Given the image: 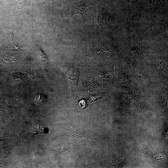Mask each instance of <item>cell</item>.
I'll return each mask as SVG.
<instances>
[{
	"mask_svg": "<svg viewBox=\"0 0 168 168\" xmlns=\"http://www.w3.org/2000/svg\"><path fill=\"white\" fill-rule=\"evenodd\" d=\"M12 110V107L4 103L0 105V114L2 116H6L11 114Z\"/></svg>",
	"mask_w": 168,
	"mask_h": 168,
	"instance_id": "6",
	"label": "cell"
},
{
	"mask_svg": "<svg viewBox=\"0 0 168 168\" xmlns=\"http://www.w3.org/2000/svg\"><path fill=\"white\" fill-rule=\"evenodd\" d=\"M33 130L35 134L44 133L46 130V127L41 124L36 123L33 125Z\"/></svg>",
	"mask_w": 168,
	"mask_h": 168,
	"instance_id": "8",
	"label": "cell"
},
{
	"mask_svg": "<svg viewBox=\"0 0 168 168\" xmlns=\"http://www.w3.org/2000/svg\"><path fill=\"white\" fill-rule=\"evenodd\" d=\"M108 51L112 53L114 55L119 56L118 50L112 44L105 43L98 45L94 50L95 54L99 55L103 51Z\"/></svg>",
	"mask_w": 168,
	"mask_h": 168,
	"instance_id": "4",
	"label": "cell"
},
{
	"mask_svg": "<svg viewBox=\"0 0 168 168\" xmlns=\"http://www.w3.org/2000/svg\"><path fill=\"white\" fill-rule=\"evenodd\" d=\"M92 4V1L89 0H83L76 3L73 6L69 14L68 17V20L66 21L65 24L66 22H68L73 15L77 14H81L83 19L84 23L85 34L86 29V25L82 13L86 7Z\"/></svg>",
	"mask_w": 168,
	"mask_h": 168,
	"instance_id": "1",
	"label": "cell"
},
{
	"mask_svg": "<svg viewBox=\"0 0 168 168\" xmlns=\"http://www.w3.org/2000/svg\"><path fill=\"white\" fill-rule=\"evenodd\" d=\"M103 96V95L102 94H99L96 96H92V97H91L90 99V100L91 101H92V102H93L96 100L98 99H99L101 98H102Z\"/></svg>",
	"mask_w": 168,
	"mask_h": 168,
	"instance_id": "12",
	"label": "cell"
},
{
	"mask_svg": "<svg viewBox=\"0 0 168 168\" xmlns=\"http://www.w3.org/2000/svg\"><path fill=\"white\" fill-rule=\"evenodd\" d=\"M136 76L143 88H147L151 85V81L147 75L143 71L138 69L136 71Z\"/></svg>",
	"mask_w": 168,
	"mask_h": 168,
	"instance_id": "5",
	"label": "cell"
},
{
	"mask_svg": "<svg viewBox=\"0 0 168 168\" xmlns=\"http://www.w3.org/2000/svg\"><path fill=\"white\" fill-rule=\"evenodd\" d=\"M107 13L102 12L99 14L97 19V23L100 26H103L107 19Z\"/></svg>",
	"mask_w": 168,
	"mask_h": 168,
	"instance_id": "9",
	"label": "cell"
},
{
	"mask_svg": "<svg viewBox=\"0 0 168 168\" xmlns=\"http://www.w3.org/2000/svg\"><path fill=\"white\" fill-rule=\"evenodd\" d=\"M87 102L84 100H81L79 102V106L82 109H85L87 106Z\"/></svg>",
	"mask_w": 168,
	"mask_h": 168,
	"instance_id": "11",
	"label": "cell"
},
{
	"mask_svg": "<svg viewBox=\"0 0 168 168\" xmlns=\"http://www.w3.org/2000/svg\"><path fill=\"white\" fill-rule=\"evenodd\" d=\"M61 66L67 75L70 83H71L72 81V85H73V81H74L75 85H76L80 75L77 70L75 68L69 65L68 66Z\"/></svg>",
	"mask_w": 168,
	"mask_h": 168,
	"instance_id": "3",
	"label": "cell"
},
{
	"mask_svg": "<svg viewBox=\"0 0 168 168\" xmlns=\"http://www.w3.org/2000/svg\"><path fill=\"white\" fill-rule=\"evenodd\" d=\"M35 100L37 103L41 104L46 101V98L43 95L39 94L36 96Z\"/></svg>",
	"mask_w": 168,
	"mask_h": 168,
	"instance_id": "10",
	"label": "cell"
},
{
	"mask_svg": "<svg viewBox=\"0 0 168 168\" xmlns=\"http://www.w3.org/2000/svg\"><path fill=\"white\" fill-rule=\"evenodd\" d=\"M72 145L68 144H58L53 146V151L56 153H59L62 152L67 151L69 149L72 148Z\"/></svg>",
	"mask_w": 168,
	"mask_h": 168,
	"instance_id": "7",
	"label": "cell"
},
{
	"mask_svg": "<svg viewBox=\"0 0 168 168\" xmlns=\"http://www.w3.org/2000/svg\"><path fill=\"white\" fill-rule=\"evenodd\" d=\"M115 76L117 82L119 85H126L129 83L130 77L127 72L119 66H115Z\"/></svg>",
	"mask_w": 168,
	"mask_h": 168,
	"instance_id": "2",
	"label": "cell"
}]
</instances>
